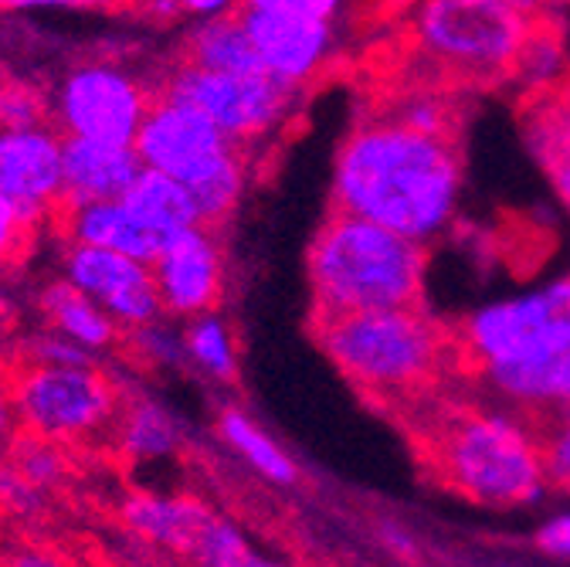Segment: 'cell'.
I'll use <instances>...</instances> for the list:
<instances>
[{
  "label": "cell",
  "instance_id": "43",
  "mask_svg": "<svg viewBox=\"0 0 570 567\" xmlns=\"http://www.w3.org/2000/svg\"><path fill=\"white\" fill-rule=\"evenodd\" d=\"M18 4V0H0V11H4V8H14Z\"/></svg>",
  "mask_w": 570,
  "mask_h": 567
},
{
  "label": "cell",
  "instance_id": "23",
  "mask_svg": "<svg viewBox=\"0 0 570 567\" xmlns=\"http://www.w3.org/2000/svg\"><path fill=\"white\" fill-rule=\"evenodd\" d=\"M194 204H197V215L204 225L218 228L225 225L235 207L242 204L245 197V187H248V154L245 147H228L222 157H214L207 167H200L194 177L184 180Z\"/></svg>",
  "mask_w": 570,
  "mask_h": 567
},
{
  "label": "cell",
  "instance_id": "21",
  "mask_svg": "<svg viewBox=\"0 0 570 567\" xmlns=\"http://www.w3.org/2000/svg\"><path fill=\"white\" fill-rule=\"evenodd\" d=\"M112 442L126 462L147 466V462L170 459L180 449V432H177L174 414L164 404H157L150 398L122 394Z\"/></svg>",
  "mask_w": 570,
  "mask_h": 567
},
{
  "label": "cell",
  "instance_id": "6",
  "mask_svg": "<svg viewBox=\"0 0 570 567\" xmlns=\"http://www.w3.org/2000/svg\"><path fill=\"white\" fill-rule=\"evenodd\" d=\"M18 429L58 446H86L112 439L122 408V388L99 364H8Z\"/></svg>",
  "mask_w": 570,
  "mask_h": 567
},
{
  "label": "cell",
  "instance_id": "14",
  "mask_svg": "<svg viewBox=\"0 0 570 567\" xmlns=\"http://www.w3.org/2000/svg\"><path fill=\"white\" fill-rule=\"evenodd\" d=\"M132 147L142 167H157L187 180L235 144L197 106L170 92H157L147 116H142Z\"/></svg>",
  "mask_w": 570,
  "mask_h": 567
},
{
  "label": "cell",
  "instance_id": "36",
  "mask_svg": "<svg viewBox=\"0 0 570 567\" xmlns=\"http://www.w3.org/2000/svg\"><path fill=\"white\" fill-rule=\"evenodd\" d=\"M242 8L258 11H296V14H316V18H336L343 0H242Z\"/></svg>",
  "mask_w": 570,
  "mask_h": 567
},
{
  "label": "cell",
  "instance_id": "25",
  "mask_svg": "<svg viewBox=\"0 0 570 567\" xmlns=\"http://www.w3.org/2000/svg\"><path fill=\"white\" fill-rule=\"evenodd\" d=\"M187 361L214 381H235L238 374V343L232 326L218 313H200L184 320Z\"/></svg>",
  "mask_w": 570,
  "mask_h": 567
},
{
  "label": "cell",
  "instance_id": "35",
  "mask_svg": "<svg viewBox=\"0 0 570 567\" xmlns=\"http://www.w3.org/2000/svg\"><path fill=\"white\" fill-rule=\"evenodd\" d=\"M14 8L35 11H129L142 8V0H18Z\"/></svg>",
  "mask_w": 570,
  "mask_h": 567
},
{
  "label": "cell",
  "instance_id": "41",
  "mask_svg": "<svg viewBox=\"0 0 570 567\" xmlns=\"http://www.w3.org/2000/svg\"><path fill=\"white\" fill-rule=\"evenodd\" d=\"M381 540H384L387 550H394V554H401V557H411V554H414V540H411V534H404L401 527H384V530H381Z\"/></svg>",
  "mask_w": 570,
  "mask_h": 567
},
{
  "label": "cell",
  "instance_id": "7",
  "mask_svg": "<svg viewBox=\"0 0 570 567\" xmlns=\"http://www.w3.org/2000/svg\"><path fill=\"white\" fill-rule=\"evenodd\" d=\"M452 336L462 374L527 364L570 350V275L479 306Z\"/></svg>",
  "mask_w": 570,
  "mask_h": 567
},
{
  "label": "cell",
  "instance_id": "1",
  "mask_svg": "<svg viewBox=\"0 0 570 567\" xmlns=\"http://www.w3.org/2000/svg\"><path fill=\"white\" fill-rule=\"evenodd\" d=\"M333 207L432 245L462 201L455 136H435L381 113L356 126L333 164Z\"/></svg>",
  "mask_w": 570,
  "mask_h": 567
},
{
  "label": "cell",
  "instance_id": "2",
  "mask_svg": "<svg viewBox=\"0 0 570 567\" xmlns=\"http://www.w3.org/2000/svg\"><path fill=\"white\" fill-rule=\"evenodd\" d=\"M417 436L435 479L469 504L510 510L537 504L547 489L540 424L503 401L432 404Z\"/></svg>",
  "mask_w": 570,
  "mask_h": 567
},
{
  "label": "cell",
  "instance_id": "20",
  "mask_svg": "<svg viewBox=\"0 0 570 567\" xmlns=\"http://www.w3.org/2000/svg\"><path fill=\"white\" fill-rule=\"evenodd\" d=\"M38 306H41L45 323L51 330L89 346L92 353H106L116 343H122V336H126L122 326L92 296H86L82 290L71 286L68 278H58V282H51V286H45Z\"/></svg>",
  "mask_w": 570,
  "mask_h": 567
},
{
  "label": "cell",
  "instance_id": "42",
  "mask_svg": "<svg viewBox=\"0 0 570 567\" xmlns=\"http://www.w3.org/2000/svg\"><path fill=\"white\" fill-rule=\"evenodd\" d=\"M8 79H4V72H0V129H4V99H8Z\"/></svg>",
  "mask_w": 570,
  "mask_h": 567
},
{
  "label": "cell",
  "instance_id": "10",
  "mask_svg": "<svg viewBox=\"0 0 570 567\" xmlns=\"http://www.w3.org/2000/svg\"><path fill=\"white\" fill-rule=\"evenodd\" d=\"M61 262L71 286L92 296L122 326V333L164 316L157 278L147 258H136L116 248L65 242Z\"/></svg>",
  "mask_w": 570,
  "mask_h": 567
},
{
  "label": "cell",
  "instance_id": "40",
  "mask_svg": "<svg viewBox=\"0 0 570 567\" xmlns=\"http://www.w3.org/2000/svg\"><path fill=\"white\" fill-rule=\"evenodd\" d=\"M184 14L190 18H222V14H232V11H242V0H180Z\"/></svg>",
  "mask_w": 570,
  "mask_h": 567
},
{
  "label": "cell",
  "instance_id": "15",
  "mask_svg": "<svg viewBox=\"0 0 570 567\" xmlns=\"http://www.w3.org/2000/svg\"><path fill=\"white\" fill-rule=\"evenodd\" d=\"M214 517L218 514L187 492H129L119 507V520L136 544L180 560L197 557Z\"/></svg>",
  "mask_w": 570,
  "mask_h": 567
},
{
  "label": "cell",
  "instance_id": "11",
  "mask_svg": "<svg viewBox=\"0 0 570 567\" xmlns=\"http://www.w3.org/2000/svg\"><path fill=\"white\" fill-rule=\"evenodd\" d=\"M65 133L48 119L0 129V194L38 225L65 207Z\"/></svg>",
  "mask_w": 570,
  "mask_h": 567
},
{
  "label": "cell",
  "instance_id": "34",
  "mask_svg": "<svg viewBox=\"0 0 570 567\" xmlns=\"http://www.w3.org/2000/svg\"><path fill=\"white\" fill-rule=\"evenodd\" d=\"M51 119V106L48 99L21 82L8 86V99H4V126H35V123H48Z\"/></svg>",
  "mask_w": 570,
  "mask_h": 567
},
{
  "label": "cell",
  "instance_id": "19",
  "mask_svg": "<svg viewBox=\"0 0 570 567\" xmlns=\"http://www.w3.org/2000/svg\"><path fill=\"white\" fill-rule=\"evenodd\" d=\"M122 201L132 211V218L160 242H167L170 235L190 225H204L187 184L157 167H142L129 184V190L122 194Z\"/></svg>",
  "mask_w": 570,
  "mask_h": 567
},
{
  "label": "cell",
  "instance_id": "32",
  "mask_svg": "<svg viewBox=\"0 0 570 567\" xmlns=\"http://www.w3.org/2000/svg\"><path fill=\"white\" fill-rule=\"evenodd\" d=\"M530 139H533V147H553V150L570 154V86L550 96L537 109L530 123Z\"/></svg>",
  "mask_w": 570,
  "mask_h": 567
},
{
  "label": "cell",
  "instance_id": "22",
  "mask_svg": "<svg viewBox=\"0 0 570 567\" xmlns=\"http://www.w3.org/2000/svg\"><path fill=\"white\" fill-rule=\"evenodd\" d=\"M184 61L214 68V72H262L242 11L204 18L184 41Z\"/></svg>",
  "mask_w": 570,
  "mask_h": 567
},
{
  "label": "cell",
  "instance_id": "13",
  "mask_svg": "<svg viewBox=\"0 0 570 567\" xmlns=\"http://www.w3.org/2000/svg\"><path fill=\"white\" fill-rule=\"evenodd\" d=\"M242 21L255 45L262 72L285 86H309L336 55L333 18L242 8Z\"/></svg>",
  "mask_w": 570,
  "mask_h": 567
},
{
  "label": "cell",
  "instance_id": "16",
  "mask_svg": "<svg viewBox=\"0 0 570 567\" xmlns=\"http://www.w3.org/2000/svg\"><path fill=\"white\" fill-rule=\"evenodd\" d=\"M482 398L503 401L533 421L550 418L563 404H570V350L553 353V358L527 361V364H507L469 374Z\"/></svg>",
  "mask_w": 570,
  "mask_h": 567
},
{
  "label": "cell",
  "instance_id": "12",
  "mask_svg": "<svg viewBox=\"0 0 570 567\" xmlns=\"http://www.w3.org/2000/svg\"><path fill=\"white\" fill-rule=\"evenodd\" d=\"M164 316L190 320L218 310L225 296V248L210 225L170 235L150 258Z\"/></svg>",
  "mask_w": 570,
  "mask_h": 567
},
{
  "label": "cell",
  "instance_id": "27",
  "mask_svg": "<svg viewBox=\"0 0 570 567\" xmlns=\"http://www.w3.org/2000/svg\"><path fill=\"white\" fill-rule=\"evenodd\" d=\"M197 564H210V567H245V564H265V557H258L252 550V540L225 517H214V524L207 527L200 550L194 557Z\"/></svg>",
  "mask_w": 570,
  "mask_h": 567
},
{
  "label": "cell",
  "instance_id": "4",
  "mask_svg": "<svg viewBox=\"0 0 570 567\" xmlns=\"http://www.w3.org/2000/svg\"><path fill=\"white\" fill-rule=\"evenodd\" d=\"M306 272L313 316L417 306L424 296L428 245L333 207L309 242Z\"/></svg>",
  "mask_w": 570,
  "mask_h": 567
},
{
  "label": "cell",
  "instance_id": "33",
  "mask_svg": "<svg viewBox=\"0 0 570 567\" xmlns=\"http://www.w3.org/2000/svg\"><path fill=\"white\" fill-rule=\"evenodd\" d=\"M35 228L38 222H31L8 194H0V268H8L28 255Z\"/></svg>",
  "mask_w": 570,
  "mask_h": 567
},
{
  "label": "cell",
  "instance_id": "26",
  "mask_svg": "<svg viewBox=\"0 0 570 567\" xmlns=\"http://www.w3.org/2000/svg\"><path fill=\"white\" fill-rule=\"evenodd\" d=\"M126 343L136 353V361H142V364H154V368L190 364L187 346H184V333H177L170 323H160V316L136 326V330H126Z\"/></svg>",
  "mask_w": 570,
  "mask_h": 567
},
{
  "label": "cell",
  "instance_id": "38",
  "mask_svg": "<svg viewBox=\"0 0 570 567\" xmlns=\"http://www.w3.org/2000/svg\"><path fill=\"white\" fill-rule=\"evenodd\" d=\"M537 154H540V160H543V167H547V174H550L557 194L563 197V204H567V211H570V154L553 150V147H537Z\"/></svg>",
  "mask_w": 570,
  "mask_h": 567
},
{
  "label": "cell",
  "instance_id": "31",
  "mask_svg": "<svg viewBox=\"0 0 570 567\" xmlns=\"http://www.w3.org/2000/svg\"><path fill=\"white\" fill-rule=\"evenodd\" d=\"M99 358L102 353H92L89 346L76 343L51 326L45 333L28 336L18 353V361H41V364H99Z\"/></svg>",
  "mask_w": 570,
  "mask_h": 567
},
{
  "label": "cell",
  "instance_id": "30",
  "mask_svg": "<svg viewBox=\"0 0 570 567\" xmlns=\"http://www.w3.org/2000/svg\"><path fill=\"white\" fill-rule=\"evenodd\" d=\"M540 424V442H543V469L547 486L570 492V411H553Z\"/></svg>",
  "mask_w": 570,
  "mask_h": 567
},
{
  "label": "cell",
  "instance_id": "5",
  "mask_svg": "<svg viewBox=\"0 0 570 567\" xmlns=\"http://www.w3.org/2000/svg\"><path fill=\"white\" fill-rule=\"evenodd\" d=\"M537 28L533 0H424L411 38L435 72L492 86L517 76V61Z\"/></svg>",
  "mask_w": 570,
  "mask_h": 567
},
{
  "label": "cell",
  "instance_id": "24",
  "mask_svg": "<svg viewBox=\"0 0 570 567\" xmlns=\"http://www.w3.org/2000/svg\"><path fill=\"white\" fill-rule=\"evenodd\" d=\"M218 432H222V439H225V442H228V446H232L258 476H265L268 482H293V479H296L293 459L285 456V449H282L268 432H262L245 411L228 408V411L218 418Z\"/></svg>",
  "mask_w": 570,
  "mask_h": 567
},
{
  "label": "cell",
  "instance_id": "8",
  "mask_svg": "<svg viewBox=\"0 0 570 567\" xmlns=\"http://www.w3.org/2000/svg\"><path fill=\"white\" fill-rule=\"evenodd\" d=\"M160 92L197 106L232 144L245 150L278 133L299 102L296 86H285L265 72H214L184 58L164 76Z\"/></svg>",
  "mask_w": 570,
  "mask_h": 567
},
{
  "label": "cell",
  "instance_id": "28",
  "mask_svg": "<svg viewBox=\"0 0 570 567\" xmlns=\"http://www.w3.org/2000/svg\"><path fill=\"white\" fill-rule=\"evenodd\" d=\"M394 119H401L404 126L411 129H421V133H435V136H455L459 129V113L452 102H445L442 96L435 92H414V96H401L391 113Z\"/></svg>",
  "mask_w": 570,
  "mask_h": 567
},
{
  "label": "cell",
  "instance_id": "29",
  "mask_svg": "<svg viewBox=\"0 0 570 567\" xmlns=\"http://www.w3.org/2000/svg\"><path fill=\"white\" fill-rule=\"evenodd\" d=\"M14 469L38 489H51L55 482H61V476L68 472V456L65 446L48 442V439H21L14 449Z\"/></svg>",
  "mask_w": 570,
  "mask_h": 567
},
{
  "label": "cell",
  "instance_id": "9",
  "mask_svg": "<svg viewBox=\"0 0 570 567\" xmlns=\"http://www.w3.org/2000/svg\"><path fill=\"white\" fill-rule=\"evenodd\" d=\"M157 92L116 61H79L58 79L48 106L65 136L132 144Z\"/></svg>",
  "mask_w": 570,
  "mask_h": 567
},
{
  "label": "cell",
  "instance_id": "3",
  "mask_svg": "<svg viewBox=\"0 0 570 567\" xmlns=\"http://www.w3.org/2000/svg\"><path fill=\"white\" fill-rule=\"evenodd\" d=\"M333 368L381 408H417L459 368L455 336L424 306L313 316Z\"/></svg>",
  "mask_w": 570,
  "mask_h": 567
},
{
  "label": "cell",
  "instance_id": "37",
  "mask_svg": "<svg viewBox=\"0 0 570 567\" xmlns=\"http://www.w3.org/2000/svg\"><path fill=\"white\" fill-rule=\"evenodd\" d=\"M537 547L550 557H570V514L547 520L537 530Z\"/></svg>",
  "mask_w": 570,
  "mask_h": 567
},
{
  "label": "cell",
  "instance_id": "17",
  "mask_svg": "<svg viewBox=\"0 0 570 567\" xmlns=\"http://www.w3.org/2000/svg\"><path fill=\"white\" fill-rule=\"evenodd\" d=\"M65 204L112 201L129 190L142 160L132 144L65 136Z\"/></svg>",
  "mask_w": 570,
  "mask_h": 567
},
{
  "label": "cell",
  "instance_id": "39",
  "mask_svg": "<svg viewBox=\"0 0 570 567\" xmlns=\"http://www.w3.org/2000/svg\"><path fill=\"white\" fill-rule=\"evenodd\" d=\"M18 429V411H14V391H11V378L8 368L0 371V439H11Z\"/></svg>",
  "mask_w": 570,
  "mask_h": 567
},
{
  "label": "cell",
  "instance_id": "18",
  "mask_svg": "<svg viewBox=\"0 0 570 567\" xmlns=\"http://www.w3.org/2000/svg\"><path fill=\"white\" fill-rule=\"evenodd\" d=\"M58 232L65 242L79 245H99V248H116L136 258H154L160 252V238H154L142 228L132 211L126 207L122 197L112 201H82V204H65L55 218Z\"/></svg>",
  "mask_w": 570,
  "mask_h": 567
}]
</instances>
